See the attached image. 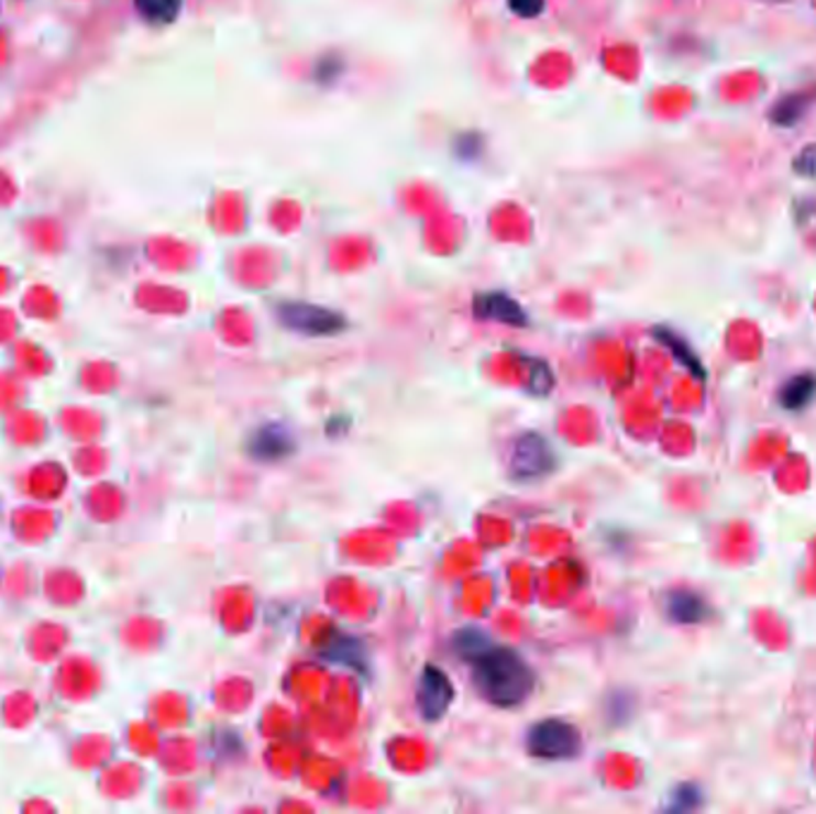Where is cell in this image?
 I'll list each match as a JSON object with an SVG mask.
<instances>
[{
    "mask_svg": "<svg viewBox=\"0 0 816 814\" xmlns=\"http://www.w3.org/2000/svg\"><path fill=\"white\" fill-rule=\"evenodd\" d=\"M471 667L475 691L489 705L501 710L523 705L538 681L523 657L511 648H497V645H489L481 657L473 659Z\"/></svg>",
    "mask_w": 816,
    "mask_h": 814,
    "instance_id": "cell-1",
    "label": "cell"
},
{
    "mask_svg": "<svg viewBox=\"0 0 816 814\" xmlns=\"http://www.w3.org/2000/svg\"><path fill=\"white\" fill-rule=\"evenodd\" d=\"M275 316L287 330L306 337H332L349 328V320L340 311L306 301L277 304Z\"/></svg>",
    "mask_w": 816,
    "mask_h": 814,
    "instance_id": "cell-2",
    "label": "cell"
},
{
    "mask_svg": "<svg viewBox=\"0 0 816 814\" xmlns=\"http://www.w3.org/2000/svg\"><path fill=\"white\" fill-rule=\"evenodd\" d=\"M581 746L583 740L578 728L561 719H544L540 724H534L526 738L528 752L547 762L573 760V757L581 752Z\"/></svg>",
    "mask_w": 816,
    "mask_h": 814,
    "instance_id": "cell-3",
    "label": "cell"
},
{
    "mask_svg": "<svg viewBox=\"0 0 816 814\" xmlns=\"http://www.w3.org/2000/svg\"><path fill=\"white\" fill-rule=\"evenodd\" d=\"M556 469V454L552 444L538 432L520 435L511 449L509 471L514 481H538L542 475H550Z\"/></svg>",
    "mask_w": 816,
    "mask_h": 814,
    "instance_id": "cell-4",
    "label": "cell"
},
{
    "mask_svg": "<svg viewBox=\"0 0 816 814\" xmlns=\"http://www.w3.org/2000/svg\"><path fill=\"white\" fill-rule=\"evenodd\" d=\"M452 700H454L452 681H449V676L440 667L428 664L423 673H420L418 691H416L420 717H423L426 722H440L446 714V710L452 707Z\"/></svg>",
    "mask_w": 816,
    "mask_h": 814,
    "instance_id": "cell-5",
    "label": "cell"
},
{
    "mask_svg": "<svg viewBox=\"0 0 816 814\" xmlns=\"http://www.w3.org/2000/svg\"><path fill=\"white\" fill-rule=\"evenodd\" d=\"M473 314L481 320L504 322V326H509V328H526L530 322L526 308L504 292L477 294L473 301Z\"/></svg>",
    "mask_w": 816,
    "mask_h": 814,
    "instance_id": "cell-6",
    "label": "cell"
},
{
    "mask_svg": "<svg viewBox=\"0 0 816 814\" xmlns=\"http://www.w3.org/2000/svg\"><path fill=\"white\" fill-rule=\"evenodd\" d=\"M294 432L283 424H267L258 430H253L249 452L258 461H279L289 454H294Z\"/></svg>",
    "mask_w": 816,
    "mask_h": 814,
    "instance_id": "cell-7",
    "label": "cell"
},
{
    "mask_svg": "<svg viewBox=\"0 0 816 814\" xmlns=\"http://www.w3.org/2000/svg\"><path fill=\"white\" fill-rule=\"evenodd\" d=\"M320 657L330 664H344L361 673H368V652H365V645L359 638L334 636L326 648L320 650Z\"/></svg>",
    "mask_w": 816,
    "mask_h": 814,
    "instance_id": "cell-8",
    "label": "cell"
},
{
    "mask_svg": "<svg viewBox=\"0 0 816 814\" xmlns=\"http://www.w3.org/2000/svg\"><path fill=\"white\" fill-rule=\"evenodd\" d=\"M666 614L675 624L693 626L707 616V602L699 593L687 591V587H679V591H671L666 595Z\"/></svg>",
    "mask_w": 816,
    "mask_h": 814,
    "instance_id": "cell-9",
    "label": "cell"
},
{
    "mask_svg": "<svg viewBox=\"0 0 816 814\" xmlns=\"http://www.w3.org/2000/svg\"><path fill=\"white\" fill-rule=\"evenodd\" d=\"M783 409L787 411H802L816 399V375L814 373H802L795 375L781 387L779 395Z\"/></svg>",
    "mask_w": 816,
    "mask_h": 814,
    "instance_id": "cell-10",
    "label": "cell"
},
{
    "mask_svg": "<svg viewBox=\"0 0 816 814\" xmlns=\"http://www.w3.org/2000/svg\"><path fill=\"white\" fill-rule=\"evenodd\" d=\"M809 106H812V98L807 94H787V96L779 98L776 106L771 108L769 120H771V124H776V128L791 130L802 118H805V112H807Z\"/></svg>",
    "mask_w": 816,
    "mask_h": 814,
    "instance_id": "cell-11",
    "label": "cell"
},
{
    "mask_svg": "<svg viewBox=\"0 0 816 814\" xmlns=\"http://www.w3.org/2000/svg\"><path fill=\"white\" fill-rule=\"evenodd\" d=\"M492 645L489 636L485 634L483 628H475V626H468V628H461L459 634H454L452 638V650L456 652V657L466 659V662L471 664L475 657H481L487 648Z\"/></svg>",
    "mask_w": 816,
    "mask_h": 814,
    "instance_id": "cell-12",
    "label": "cell"
},
{
    "mask_svg": "<svg viewBox=\"0 0 816 814\" xmlns=\"http://www.w3.org/2000/svg\"><path fill=\"white\" fill-rule=\"evenodd\" d=\"M136 10L153 24H170L179 15L181 0H136Z\"/></svg>",
    "mask_w": 816,
    "mask_h": 814,
    "instance_id": "cell-13",
    "label": "cell"
},
{
    "mask_svg": "<svg viewBox=\"0 0 816 814\" xmlns=\"http://www.w3.org/2000/svg\"><path fill=\"white\" fill-rule=\"evenodd\" d=\"M654 334H657V340L664 342L671 349V352L685 363L687 369H691L695 375H702V366L697 363V359H695L691 349H687V344H683V340H679V337H675L671 330H664V328H659Z\"/></svg>",
    "mask_w": 816,
    "mask_h": 814,
    "instance_id": "cell-14",
    "label": "cell"
},
{
    "mask_svg": "<svg viewBox=\"0 0 816 814\" xmlns=\"http://www.w3.org/2000/svg\"><path fill=\"white\" fill-rule=\"evenodd\" d=\"M793 170L795 175L800 177H807V179H816V142L802 148L795 161H793Z\"/></svg>",
    "mask_w": 816,
    "mask_h": 814,
    "instance_id": "cell-15",
    "label": "cell"
},
{
    "mask_svg": "<svg viewBox=\"0 0 816 814\" xmlns=\"http://www.w3.org/2000/svg\"><path fill=\"white\" fill-rule=\"evenodd\" d=\"M509 8H511V12H516L518 18L532 20V18L542 15L544 0H509Z\"/></svg>",
    "mask_w": 816,
    "mask_h": 814,
    "instance_id": "cell-16",
    "label": "cell"
},
{
    "mask_svg": "<svg viewBox=\"0 0 816 814\" xmlns=\"http://www.w3.org/2000/svg\"><path fill=\"white\" fill-rule=\"evenodd\" d=\"M695 793H699V791H695L693 785H683V789L673 795V798H679L681 803L679 805H671V807L673 810H683V807L685 810H693V807H697V803H691V795H695Z\"/></svg>",
    "mask_w": 816,
    "mask_h": 814,
    "instance_id": "cell-17",
    "label": "cell"
}]
</instances>
